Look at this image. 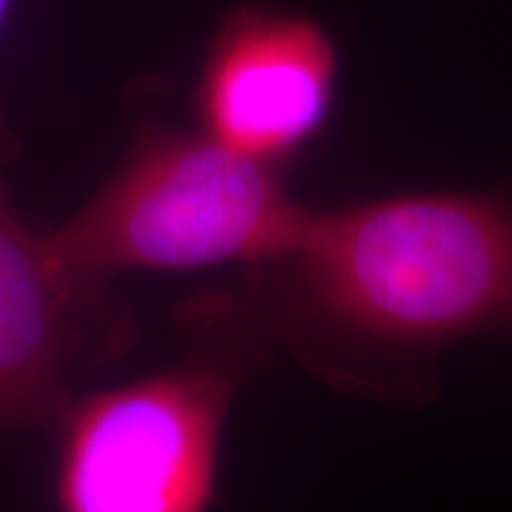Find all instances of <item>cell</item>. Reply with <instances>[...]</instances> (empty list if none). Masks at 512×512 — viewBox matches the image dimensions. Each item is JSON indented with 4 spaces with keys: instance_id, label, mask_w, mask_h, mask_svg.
<instances>
[{
    "instance_id": "cell-1",
    "label": "cell",
    "mask_w": 512,
    "mask_h": 512,
    "mask_svg": "<svg viewBox=\"0 0 512 512\" xmlns=\"http://www.w3.org/2000/svg\"><path fill=\"white\" fill-rule=\"evenodd\" d=\"M251 348L291 350L373 402H433L458 345L512 333V197L413 191L308 211L242 293L194 305Z\"/></svg>"
},
{
    "instance_id": "cell-2",
    "label": "cell",
    "mask_w": 512,
    "mask_h": 512,
    "mask_svg": "<svg viewBox=\"0 0 512 512\" xmlns=\"http://www.w3.org/2000/svg\"><path fill=\"white\" fill-rule=\"evenodd\" d=\"M308 211L285 188L282 168L200 128L146 126L117 171L49 239L74 274L111 285L131 271L254 268L291 245Z\"/></svg>"
},
{
    "instance_id": "cell-3",
    "label": "cell",
    "mask_w": 512,
    "mask_h": 512,
    "mask_svg": "<svg viewBox=\"0 0 512 512\" xmlns=\"http://www.w3.org/2000/svg\"><path fill=\"white\" fill-rule=\"evenodd\" d=\"M200 350L180 365L72 396L57 416V512H211L222 439L254 350L188 316Z\"/></svg>"
},
{
    "instance_id": "cell-4",
    "label": "cell",
    "mask_w": 512,
    "mask_h": 512,
    "mask_svg": "<svg viewBox=\"0 0 512 512\" xmlns=\"http://www.w3.org/2000/svg\"><path fill=\"white\" fill-rule=\"evenodd\" d=\"M9 160L0 117V430L52 427L74 376L117 356L131 325L109 285L66 268L49 234L20 217Z\"/></svg>"
},
{
    "instance_id": "cell-5",
    "label": "cell",
    "mask_w": 512,
    "mask_h": 512,
    "mask_svg": "<svg viewBox=\"0 0 512 512\" xmlns=\"http://www.w3.org/2000/svg\"><path fill=\"white\" fill-rule=\"evenodd\" d=\"M336 86L339 52L319 20L262 3L237 6L202 57L197 128L237 154L282 168L325 131Z\"/></svg>"
},
{
    "instance_id": "cell-6",
    "label": "cell",
    "mask_w": 512,
    "mask_h": 512,
    "mask_svg": "<svg viewBox=\"0 0 512 512\" xmlns=\"http://www.w3.org/2000/svg\"><path fill=\"white\" fill-rule=\"evenodd\" d=\"M9 3H12V0H0V26H3V20H6V12H9Z\"/></svg>"
}]
</instances>
